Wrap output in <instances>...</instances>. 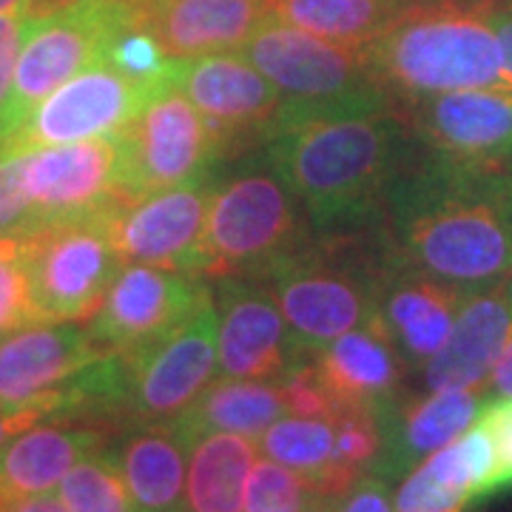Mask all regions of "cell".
Listing matches in <instances>:
<instances>
[{
	"instance_id": "cell-30",
	"label": "cell",
	"mask_w": 512,
	"mask_h": 512,
	"mask_svg": "<svg viewBox=\"0 0 512 512\" xmlns=\"http://www.w3.org/2000/svg\"><path fill=\"white\" fill-rule=\"evenodd\" d=\"M333 444H336V421L311 419V416H288V419L282 416L256 439L262 456L311 478L319 476L330 464Z\"/></svg>"
},
{
	"instance_id": "cell-44",
	"label": "cell",
	"mask_w": 512,
	"mask_h": 512,
	"mask_svg": "<svg viewBox=\"0 0 512 512\" xmlns=\"http://www.w3.org/2000/svg\"><path fill=\"white\" fill-rule=\"evenodd\" d=\"M23 248V239H0V256L15 254Z\"/></svg>"
},
{
	"instance_id": "cell-19",
	"label": "cell",
	"mask_w": 512,
	"mask_h": 512,
	"mask_svg": "<svg viewBox=\"0 0 512 512\" xmlns=\"http://www.w3.org/2000/svg\"><path fill=\"white\" fill-rule=\"evenodd\" d=\"M461 293L410 265L396 245L384 259L376 293V322L407 373H419L447 342Z\"/></svg>"
},
{
	"instance_id": "cell-45",
	"label": "cell",
	"mask_w": 512,
	"mask_h": 512,
	"mask_svg": "<svg viewBox=\"0 0 512 512\" xmlns=\"http://www.w3.org/2000/svg\"><path fill=\"white\" fill-rule=\"evenodd\" d=\"M26 0H0V12H23Z\"/></svg>"
},
{
	"instance_id": "cell-2",
	"label": "cell",
	"mask_w": 512,
	"mask_h": 512,
	"mask_svg": "<svg viewBox=\"0 0 512 512\" xmlns=\"http://www.w3.org/2000/svg\"><path fill=\"white\" fill-rule=\"evenodd\" d=\"M413 148L396 106L276 117L262 154L311 217L313 231L387 220V185Z\"/></svg>"
},
{
	"instance_id": "cell-22",
	"label": "cell",
	"mask_w": 512,
	"mask_h": 512,
	"mask_svg": "<svg viewBox=\"0 0 512 512\" xmlns=\"http://www.w3.org/2000/svg\"><path fill=\"white\" fill-rule=\"evenodd\" d=\"M495 447L487 424L476 419L456 441L436 450L402 478L393 495L396 512H461L490 498Z\"/></svg>"
},
{
	"instance_id": "cell-33",
	"label": "cell",
	"mask_w": 512,
	"mask_h": 512,
	"mask_svg": "<svg viewBox=\"0 0 512 512\" xmlns=\"http://www.w3.org/2000/svg\"><path fill=\"white\" fill-rule=\"evenodd\" d=\"M103 60L111 63L120 74H126L128 80L148 89H160L171 80L174 57L165 55L163 43L143 23H126L109 40Z\"/></svg>"
},
{
	"instance_id": "cell-43",
	"label": "cell",
	"mask_w": 512,
	"mask_h": 512,
	"mask_svg": "<svg viewBox=\"0 0 512 512\" xmlns=\"http://www.w3.org/2000/svg\"><path fill=\"white\" fill-rule=\"evenodd\" d=\"M77 0H26L23 3V18L29 20V23H37V20H46L57 15V12H63V9H69L74 6Z\"/></svg>"
},
{
	"instance_id": "cell-49",
	"label": "cell",
	"mask_w": 512,
	"mask_h": 512,
	"mask_svg": "<svg viewBox=\"0 0 512 512\" xmlns=\"http://www.w3.org/2000/svg\"><path fill=\"white\" fill-rule=\"evenodd\" d=\"M507 3H512V0H507Z\"/></svg>"
},
{
	"instance_id": "cell-5",
	"label": "cell",
	"mask_w": 512,
	"mask_h": 512,
	"mask_svg": "<svg viewBox=\"0 0 512 512\" xmlns=\"http://www.w3.org/2000/svg\"><path fill=\"white\" fill-rule=\"evenodd\" d=\"M222 165L208 208V279L262 276L313 237L305 205L262 148Z\"/></svg>"
},
{
	"instance_id": "cell-7",
	"label": "cell",
	"mask_w": 512,
	"mask_h": 512,
	"mask_svg": "<svg viewBox=\"0 0 512 512\" xmlns=\"http://www.w3.org/2000/svg\"><path fill=\"white\" fill-rule=\"evenodd\" d=\"M120 211L52 222L23 239L35 322H83L97 313L126 265L114 242Z\"/></svg>"
},
{
	"instance_id": "cell-10",
	"label": "cell",
	"mask_w": 512,
	"mask_h": 512,
	"mask_svg": "<svg viewBox=\"0 0 512 512\" xmlns=\"http://www.w3.org/2000/svg\"><path fill=\"white\" fill-rule=\"evenodd\" d=\"M120 143L128 205L220 168L202 114L171 80L154 92L126 128H120Z\"/></svg>"
},
{
	"instance_id": "cell-38",
	"label": "cell",
	"mask_w": 512,
	"mask_h": 512,
	"mask_svg": "<svg viewBox=\"0 0 512 512\" xmlns=\"http://www.w3.org/2000/svg\"><path fill=\"white\" fill-rule=\"evenodd\" d=\"M26 18L20 12H0V109L12 92L20 46L26 37Z\"/></svg>"
},
{
	"instance_id": "cell-26",
	"label": "cell",
	"mask_w": 512,
	"mask_h": 512,
	"mask_svg": "<svg viewBox=\"0 0 512 512\" xmlns=\"http://www.w3.org/2000/svg\"><path fill=\"white\" fill-rule=\"evenodd\" d=\"M313 367L339 410L379 407L399 396L407 370L376 319L328 342L313 356Z\"/></svg>"
},
{
	"instance_id": "cell-17",
	"label": "cell",
	"mask_w": 512,
	"mask_h": 512,
	"mask_svg": "<svg viewBox=\"0 0 512 512\" xmlns=\"http://www.w3.org/2000/svg\"><path fill=\"white\" fill-rule=\"evenodd\" d=\"M393 106L421 146L470 163H512V89H461Z\"/></svg>"
},
{
	"instance_id": "cell-12",
	"label": "cell",
	"mask_w": 512,
	"mask_h": 512,
	"mask_svg": "<svg viewBox=\"0 0 512 512\" xmlns=\"http://www.w3.org/2000/svg\"><path fill=\"white\" fill-rule=\"evenodd\" d=\"M120 353L128 367V424L174 421L220 373L214 299L160 342Z\"/></svg>"
},
{
	"instance_id": "cell-24",
	"label": "cell",
	"mask_w": 512,
	"mask_h": 512,
	"mask_svg": "<svg viewBox=\"0 0 512 512\" xmlns=\"http://www.w3.org/2000/svg\"><path fill=\"white\" fill-rule=\"evenodd\" d=\"M111 433L80 421H37L0 444V498L18 501L26 495L52 493L83 456L94 453Z\"/></svg>"
},
{
	"instance_id": "cell-1",
	"label": "cell",
	"mask_w": 512,
	"mask_h": 512,
	"mask_svg": "<svg viewBox=\"0 0 512 512\" xmlns=\"http://www.w3.org/2000/svg\"><path fill=\"white\" fill-rule=\"evenodd\" d=\"M384 214L402 259L461 296L510 276L512 163H470L413 140L387 185Z\"/></svg>"
},
{
	"instance_id": "cell-8",
	"label": "cell",
	"mask_w": 512,
	"mask_h": 512,
	"mask_svg": "<svg viewBox=\"0 0 512 512\" xmlns=\"http://www.w3.org/2000/svg\"><path fill=\"white\" fill-rule=\"evenodd\" d=\"M126 23H137L128 0H77L52 18L29 23L12 92L0 109V143L40 100H46L74 74L103 60L109 40Z\"/></svg>"
},
{
	"instance_id": "cell-25",
	"label": "cell",
	"mask_w": 512,
	"mask_h": 512,
	"mask_svg": "<svg viewBox=\"0 0 512 512\" xmlns=\"http://www.w3.org/2000/svg\"><path fill=\"white\" fill-rule=\"evenodd\" d=\"M109 450L126 481L134 512H183L191 444L171 421L128 424L114 433Z\"/></svg>"
},
{
	"instance_id": "cell-28",
	"label": "cell",
	"mask_w": 512,
	"mask_h": 512,
	"mask_svg": "<svg viewBox=\"0 0 512 512\" xmlns=\"http://www.w3.org/2000/svg\"><path fill=\"white\" fill-rule=\"evenodd\" d=\"M256 456V441L239 433H208L191 441L183 512H242Z\"/></svg>"
},
{
	"instance_id": "cell-29",
	"label": "cell",
	"mask_w": 512,
	"mask_h": 512,
	"mask_svg": "<svg viewBox=\"0 0 512 512\" xmlns=\"http://www.w3.org/2000/svg\"><path fill=\"white\" fill-rule=\"evenodd\" d=\"M399 6L402 0H265V18L325 40L367 46Z\"/></svg>"
},
{
	"instance_id": "cell-14",
	"label": "cell",
	"mask_w": 512,
	"mask_h": 512,
	"mask_svg": "<svg viewBox=\"0 0 512 512\" xmlns=\"http://www.w3.org/2000/svg\"><path fill=\"white\" fill-rule=\"evenodd\" d=\"M208 299L214 296L205 276L126 262L89 319V330L103 350L148 348L180 328Z\"/></svg>"
},
{
	"instance_id": "cell-37",
	"label": "cell",
	"mask_w": 512,
	"mask_h": 512,
	"mask_svg": "<svg viewBox=\"0 0 512 512\" xmlns=\"http://www.w3.org/2000/svg\"><path fill=\"white\" fill-rule=\"evenodd\" d=\"M322 512H396V501L387 478L365 473L342 493L325 495Z\"/></svg>"
},
{
	"instance_id": "cell-27",
	"label": "cell",
	"mask_w": 512,
	"mask_h": 512,
	"mask_svg": "<svg viewBox=\"0 0 512 512\" xmlns=\"http://www.w3.org/2000/svg\"><path fill=\"white\" fill-rule=\"evenodd\" d=\"M288 413L276 382L265 379H214L171 421L188 444L208 433H239L259 439L274 421Z\"/></svg>"
},
{
	"instance_id": "cell-15",
	"label": "cell",
	"mask_w": 512,
	"mask_h": 512,
	"mask_svg": "<svg viewBox=\"0 0 512 512\" xmlns=\"http://www.w3.org/2000/svg\"><path fill=\"white\" fill-rule=\"evenodd\" d=\"M220 168L197 180L154 191L114 217V242L123 262L157 265L208 279V208Z\"/></svg>"
},
{
	"instance_id": "cell-46",
	"label": "cell",
	"mask_w": 512,
	"mask_h": 512,
	"mask_svg": "<svg viewBox=\"0 0 512 512\" xmlns=\"http://www.w3.org/2000/svg\"><path fill=\"white\" fill-rule=\"evenodd\" d=\"M501 288H504V293H507V299H510V302H512V271H510V276L504 279V285H501Z\"/></svg>"
},
{
	"instance_id": "cell-11",
	"label": "cell",
	"mask_w": 512,
	"mask_h": 512,
	"mask_svg": "<svg viewBox=\"0 0 512 512\" xmlns=\"http://www.w3.org/2000/svg\"><path fill=\"white\" fill-rule=\"evenodd\" d=\"M154 92L157 89L128 80L106 60H97L26 114V120L0 143V160L114 134L143 111Z\"/></svg>"
},
{
	"instance_id": "cell-41",
	"label": "cell",
	"mask_w": 512,
	"mask_h": 512,
	"mask_svg": "<svg viewBox=\"0 0 512 512\" xmlns=\"http://www.w3.org/2000/svg\"><path fill=\"white\" fill-rule=\"evenodd\" d=\"M37 421H46V416H43V413H37V410L0 413V444H6L12 436H18V433H23L26 427L37 424Z\"/></svg>"
},
{
	"instance_id": "cell-21",
	"label": "cell",
	"mask_w": 512,
	"mask_h": 512,
	"mask_svg": "<svg viewBox=\"0 0 512 512\" xmlns=\"http://www.w3.org/2000/svg\"><path fill=\"white\" fill-rule=\"evenodd\" d=\"M174 60L239 52L265 20V0H128Z\"/></svg>"
},
{
	"instance_id": "cell-20",
	"label": "cell",
	"mask_w": 512,
	"mask_h": 512,
	"mask_svg": "<svg viewBox=\"0 0 512 512\" xmlns=\"http://www.w3.org/2000/svg\"><path fill=\"white\" fill-rule=\"evenodd\" d=\"M487 402L484 390H427L399 393L376 407L382 424V453L376 458V476L404 478L436 450L456 441Z\"/></svg>"
},
{
	"instance_id": "cell-47",
	"label": "cell",
	"mask_w": 512,
	"mask_h": 512,
	"mask_svg": "<svg viewBox=\"0 0 512 512\" xmlns=\"http://www.w3.org/2000/svg\"><path fill=\"white\" fill-rule=\"evenodd\" d=\"M0 512H12V510H9V504H6L3 498H0Z\"/></svg>"
},
{
	"instance_id": "cell-6",
	"label": "cell",
	"mask_w": 512,
	"mask_h": 512,
	"mask_svg": "<svg viewBox=\"0 0 512 512\" xmlns=\"http://www.w3.org/2000/svg\"><path fill=\"white\" fill-rule=\"evenodd\" d=\"M239 55L276 86L282 97L276 117L393 106L370 69L365 46L325 40L265 18Z\"/></svg>"
},
{
	"instance_id": "cell-34",
	"label": "cell",
	"mask_w": 512,
	"mask_h": 512,
	"mask_svg": "<svg viewBox=\"0 0 512 512\" xmlns=\"http://www.w3.org/2000/svg\"><path fill=\"white\" fill-rule=\"evenodd\" d=\"M32 299H29V276L23 262V248L15 254L0 256V336L32 325Z\"/></svg>"
},
{
	"instance_id": "cell-35",
	"label": "cell",
	"mask_w": 512,
	"mask_h": 512,
	"mask_svg": "<svg viewBox=\"0 0 512 512\" xmlns=\"http://www.w3.org/2000/svg\"><path fill=\"white\" fill-rule=\"evenodd\" d=\"M40 231L35 208L20 188L18 157L0 160V239H26Z\"/></svg>"
},
{
	"instance_id": "cell-3",
	"label": "cell",
	"mask_w": 512,
	"mask_h": 512,
	"mask_svg": "<svg viewBox=\"0 0 512 512\" xmlns=\"http://www.w3.org/2000/svg\"><path fill=\"white\" fill-rule=\"evenodd\" d=\"M498 0H402L365 46L393 103L461 89H507L493 29Z\"/></svg>"
},
{
	"instance_id": "cell-48",
	"label": "cell",
	"mask_w": 512,
	"mask_h": 512,
	"mask_svg": "<svg viewBox=\"0 0 512 512\" xmlns=\"http://www.w3.org/2000/svg\"><path fill=\"white\" fill-rule=\"evenodd\" d=\"M322 507H325V504H322ZM322 507H319V512H322Z\"/></svg>"
},
{
	"instance_id": "cell-40",
	"label": "cell",
	"mask_w": 512,
	"mask_h": 512,
	"mask_svg": "<svg viewBox=\"0 0 512 512\" xmlns=\"http://www.w3.org/2000/svg\"><path fill=\"white\" fill-rule=\"evenodd\" d=\"M484 396L487 399H512V333L507 339V348L501 353V359L495 362L490 379L484 384Z\"/></svg>"
},
{
	"instance_id": "cell-31",
	"label": "cell",
	"mask_w": 512,
	"mask_h": 512,
	"mask_svg": "<svg viewBox=\"0 0 512 512\" xmlns=\"http://www.w3.org/2000/svg\"><path fill=\"white\" fill-rule=\"evenodd\" d=\"M57 498L69 512H134L109 441L80 458L63 476L57 484Z\"/></svg>"
},
{
	"instance_id": "cell-16",
	"label": "cell",
	"mask_w": 512,
	"mask_h": 512,
	"mask_svg": "<svg viewBox=\"0 0 512 512\" xmlns=\"http://www.w3.org/2000/svg\"><path fill=\"white\" fill-rule=\"evenodd\" d=\"M103 353L92 330L74 322H32L0 336V413L52 419L60 387Z\"/></svg>"
},
{
	"instance_id": "cell-9",
	"label": "cell",
	"mask_w": 512,
	"mask_h": 512,
	"mask_svg": "<svg viewBox=\"0 0 512 512\" xmlns=\"http://www.w3.org/2000/svg\"><path fill=\"white\" fill-rule=\"evenodd\" d=\"M171 83L202 114L220 168L262 148L282 106L274 83L239 52L171 60Z\"/></svg>"
},
{
	"instance_id": "cell-39",
	"label": "cell",
	"mask_w": 512,
	"mask_h": 512,
	"mask_svg": "<svg viewBox=\"0 0 512 512\" xmlns=\"http://www.w3.org/2000/svg\"><path fill=\"white\" fill-rule=\"evenodd\" d=\"M493 29L501 43V63H504V83L512 89V3L498 0L493 12Z\"/></svg>"
},
{
	"instance_id": "cell-23",
	"label": "cell",
	"mask_w": 512,
	"mask_h": 512,
	"mask_svg": "<svg viewBox=\"0 0 512 512\" xmlns=\"http://www.w3.org/2000/svg\"><path fill=\"white\" fill-rule=\"evenodd\" d=\"M512 333V302L504 288L461 299L444 348L421 367L424 390H484Z\"/></svg>"
},
{
	"instance_id": "cell-18",
	"label": "cell",
	"mask_w": 512,
	"mask_h": 512,
	"mask_svg": "<svg viewBox=\"0 0 512 512\" xmlns=\"http://www.w3.org/2000/svg\"><path fill=\"white\" fill-rule=\"evenodd\" d=\"M217 362L225 379L276 382L296 365L285 316L256 276H217Z\"/></svg>"
},
{
	"instance_id": "cell-13",
	"label": "cell",
	"mask_w": 512,
	"mask_h": 512,
	"mask_svg": "<svg viewBox=\"0 0 512 512\" xmlns=\"http://www.w3.org/2000/svg\"><path fill=\"white\" fill-rule=\"evenodd\" d=\"M18 165L20 188L35 208L40 228L128 205L120 131L69 146L37 148L20 154Z\"/></svg>"
},
{
	"instance_id": "cell-42",
	"label": "cell",
	"mask_w": 512,
	"mask_h": 512,
	"mask_svg": "<svg viewBox=\"0 0 512 512\" xmlns=\"http://www.w3.org/2000/svg\"><path fill=\"white\" fill-rule=\"evenodd\" d=\"M9 510L12 512H69L63 507V501L52 493L40 495H26L18 501H9Z\"/></svg>"
},
{
	"instance_id": "cell-36",
	"label": "cell",
	"mask_w": 512,
	"mask_h": 512,
	"mask_svg": "<svg viewBox=\"0 0 512 512\" xmlns=\"http://www.w3.org/2000/svg\"><path fill=\"white\" fill-rule=\"evenodd\" d=\"M478 419L487 424L495 447L493 495L512 490V399H487Z\"/></svg>"
},
{
	"instance_id": "cell-32",
	"label": "cell",
	"mask_w": 512,
	"mask_h": 512,
	"mask_svg": "<svg viewBox=\"0 0 512 512\" xmlns=\"http://www.w3.org/2000/svg\"><path fill=\"white\" fill-rule=\"evenodd\" d=\"M325 495L311 478L276 464L271 458H256L242 512H319Z\"/></svg>"
},
{
	"instance_id": "cell-4",
	"label": "cell",
	"mask_w": 512,
	"mask_h": 512,
	"mask_svg": "<svg viewBox=\"0 0 512 512\" xmlns=\"http://www.w3.org/2000/svg\"><path fill=\"white\" fill-rule=\"evenodd\" d=\"M393 239L387 220L365 228L313 231L262 279L285 316L296 365L313 359L336 336L376 319L379 274Z\"/></svg>"
}]
</instances>
